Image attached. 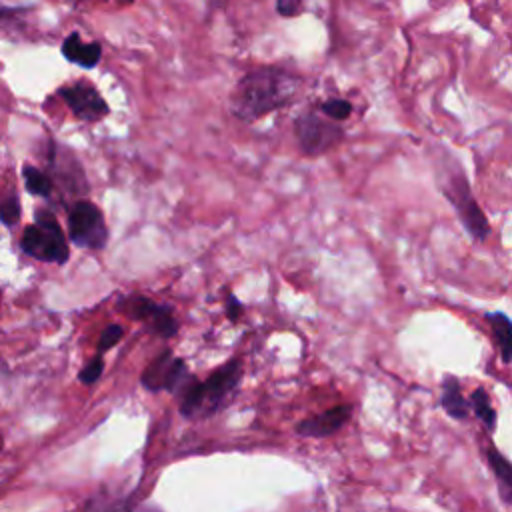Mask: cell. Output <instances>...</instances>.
I'll list each match as a JSON object with an SVG mask.
<instances>
[{
	"label": "cell",
	"mask_w": 512,
	"mask_h": 512,
	"mask_svg": "<svg viewBox=\"0 0 512 512\" xmlns=\"http://www.w3.org/2000/svg\"><path fill=\"white\" fill-rule=\"evenodd\" d=\"M294 136L300 152L314 158L338 146L344 138V128L334 120L330 122L314 112H304L294 120Z\"/></svg>",
	"instance_id": "obj_7"
},
{
	"label": "cell",
	"mask_w": 512,
	"mask_h": 512,
	"mask_svg": "<svg viewBox=\"0 0 512 512\" xmlns=\"http://www.w3.org/2000/svg\"><path fill=\"white\" fill-rule=\"evenodd\" d=\"M486 320H488V324L492 328V334H494L500 358H502L504 364H508L510 362V340H512L510 318L504 312H488Z\"/></svg>",
	"instance_id": "obj_14"
},
{
	"label": "cell",
	"mask_w": 512,
	"mask_h": 512,
	"mask_svg": "<svg viewBox=\"0 0 512 512\" xmlns=\"http://www.w3.org/2000/svg\"><path fill=\"white\" fill-rule=\"evenodd\" d=\"M2 444H4V440H2V434H0V450H2Z\"/></svg>",
	"instance_id": "obj_23"
},
{
	"label": "cell",
	"mask_w": 512,
	"mask_h": 512,
	"mask_svg": "<svg viewBox=\"0 0 512 512\" xmlns=\"http://www.w3.org/2000/svg\"><path fill=\"white\" fill-rule=\"evenodd\" d=\"M320 110L330 120L340 122V120H346L352 114V104L348 100H344V98H330V100H324L320 104Z\"/></svg>",
	"instance_id": "obj_17"
},
{
	"label": "cell",
	"mask_w": 512,
	"mask_h": 512,
	"mask_svg": "<svg viewBox=\"0 0 512 512\" xmlns=\"http://www.w3.org/2000/svg\"><path fill=\"white\" fill-rule=\"evenodd\" d=\"M122 336H124V328L120 324H108L98 338V354H104L106 350L116 346L122 340Z\"/></svg>",
	"instance_id": "obj_18"
},
{
	"label": "cell",
	"mask_w": 512,
	"mask_h": 512,
	"mask_svg": "<svg viewBox=\"0 0 512 512\" xmlns=\"http://www.w3.org/2000/svg\"><path fill=\"white\" fill-rule=\"evenodd\" d=\"M240 312H242L240 300H238L232 292H228V294H226V316H228L230 320H236V318L240 316Z\"/></svg>",
	"instance_id": "obj_22"
},
{
	"label": "cell",
	"mask_w": 512,
	"mask_h": 512,
	"mask_svg": "<svg viewBox=\"0 0 512 512\" xmlns=\"http://www.w3.org/2000/svg\"><path fill=\"white\" fill-rule=\"evenodd\" d=\"M302 84V76L286 68L260 66L246 72L236 82L228 100V108L234 118L242 122H254L292 104L298 98Z\"/></svg>",
	"instance_id": "obj_1"
},
{
	"label": "cell",
	"mask_w": 512,
	"mask_h": 512,
	"mask_svg": "<svg viewBox=\"0 0 512 512\" xmlns=\"http://www.w3.org/2000/svg\"><path fill=\"white\" fill-rule=\"evenodd\" d=\"M468 406L474 410V414L486 426L488 432H492L496 428V410L492 408L490 396H488V392L482 386L472 392V396L468 400Z\"/></svg>",
	"instance_id": "obj_16"
},
{
	"label": "cell",
	"mask_w": 512,
	"mask_h": 512,
	"mask_svg": "<svg viewBox=\"0 0 512 512\" xmlns=\"http://www.w3.org/2000/svg\"><path fill=\"white\" fill-rule=\"evenodd\" d=\"M240 380L242 362L238 358H230L218 366L204 382L192 378L178 394L180 414L184 418H206L216 414L230 402L240 386Z\"/></svg>",
	"instance_id": "obj_2"
},
{
	"label": "cell",
	"mask_w": 512,
	"mask_h": 512,
	"mask_svg": "<svg viewBox=\"0 0 512 512\" xmlns=\"http://www.w3.org/2000/svg\"><path fill=\"white\" fill-rule=\"evenodd\" d=\"M116 310L126 318L144 324V328L154 336L172 338L178 332V320L174 318L172 306L158 304L146 296L132 294V296L120 298L116 304Z\"/></svg>",
	"instance_id": "obj_5"
},
{
	"label": "cell",
	"mask_w": 512,
	"mask_h": 512,
	"mask_svg": "<svg viewBox=\"0 0 512 512\" xmlns=\"http://www.w3.org/2000/svg\"><path fill=\"white\" fill-rule=\"evenodd\" d=\"M0 220L6 226H14L20 220V200L18 196L10 194L6 200L0 202Z\"/></svg>",
	"instance_id": "obj_19"
},
{
	"label": "cell",
	"mask_w": 512,
	"mask_h": 512,
	"mask_svg": "<svg viewBox=\"0 0 512 512\" xmlns=\"http://www.w3.org/2000/svg\"><path fill=\"white\" fill-rule=\"evenodd\" d=\"M22 176H24V184H26V190L34 196H42V198H48L54 190V182L48 174H44L40 168L32 166V164H24L22 166Z\"/></svg>",
	"instance_id": "obj_15"
},
{
	"label": "cell",
	"mask_w": 512,
	"mask_h": 512,
	"mask_svg": "<svg viewBox=\"0 0 512 512\" xmlns=\"http://www.w3.org/2000/svg\"><path fill=\"white\" fill-rule=\"evenodd\" d=\"M192 378L194 376L188 372L186 362L182 358H176L172 350L166 348L144 368V372L140 374V384L150 392L166 390L178 396Z\"/></svg>",
	"instance_id": "obj_8"
},
{
	"label": "cell",
	"mask_w": 512,
	"mask_h": 512,
	"mask_svg": "<svg viewBox=\"0 0 512 512\" xmlns=\"http://www.w3.org/2000/svg\"><path fill=\"white\" fill-rule=\"evenodd\" d=\"M352 418V406L350 404H338L334 408H328L316 416H310L296 424V434L306 438H324L332 436L338 430H342Z\"/></svg>",
	"instance_id": "obj_10"
},
{
	"label": "cell",
	"mask_w": 512,
	"mask_h": 512,
	"mask_svg": "<svg viewBox=\"0 0 512 512\" xmlns=\"http://www.w3.org/2000/svg\"><path fill=\"white\" fill-rule=\"evenodd\" d=\"M102 372H104V358H102V354H96V356L80 370L78 380H80L82 384H94V382L102 376Z\"/></svg>",
	"instance_id": "obj_20"
},
{
	"label": "cell",
	"mask_w": 512,
	"mask_h": 512,
	"mask_svg": "<svg viewBox=\"0 0 512 512\" xmlns=\"http://www.w3.org/2000/svg\"><path fill=\"white\" fill-rule=\"evenodd\" d=\"M276 12L284 18L296 16L302 12V0H276Z\"/></svg>",
	"instance_id": "obj_21"
},
{
	"label": "cell",
	"mask_w": 512,
	"mask_h": 512,
	"mask_svg": "<svg viewBox=\"0 0 512 512\" xmlns=\"http://www.w3.org/2000/svg\"><path fill=\"white\" fill-rule=\"evenodd\" d=\"M20 248L42 262L64 264L70 256L66 236L50 210H36L34 224L26 226L22 232Z\"/></svg>",
	"instance_id": "obj_3"
},
{
	"label": "cell",
	"mask_w": 512,
	"mask_h": 512,
	"mask_svg": "<svg viewBox=\"0 0 512 512\" xmlns=\"http://www.w3.org/2000/svg\"><path fill=\"white\" fill-rule=\"evenodd\" d=\"M68 236L80 248L102 250L108 242V226L102 210L90 200H76L68 208Z\"/></svg>",
	"instance_id": "obj_6"
},
{
	"label": "cell",
	"mask_w": 512,
	"mask_h": 512,
	"mask_svg": "<svg viewBox=\"0 0 512 512\" xmlns=\"http://www.w3.org/2000/svg\"><path fill=\"white\" fill-rule=\"evenodd\" d=\"M486 456H488V464L496 476L498 490H500L504 504H512V466H510L508 458L504 454H500L496 448H490L486 452Z\"/></svg>",
	"instance_id": "obj_13"
},
{
	"label": "cell",
	"mask_w": 512,
	"mask_h": 512,
	"mask_svg": "<svg viewBox=\"0 0 512 512\" xmlns=\"http://www.w3.org/2000/svg\"><path fill=\"white\" fill-rule=\"evenodd\" d=\"M442 408L448 412V416L456 420H466L470 414L468 400H464L460 392V384L454 376H446L442 382V398H440Z\"/></svg>",
	"instance_id": "obj_12"
},
{
	"label": "cell",
	"mask_w": 512,
	"mask_h": 512,
	"mask_svg": "<svg viewBox=\"0 0 512 512\" xmlns=\"http://www.w3.org/2000/svg\"><path fill=\"white\" fill-rule=\"evenodd\" d=\"M58 96L66 102L72 114L84 122H98L110 112L102 94L88 80H78L58 88Z\"/></svg>",
	"instance_id": "obj_9"
},
{
	"label": "cell",
	"mask_w": 512,
	"mask_h": 512,
	"mask_svg": "<svg viewBox=\"0 0 512 512\" xmlns=\"http://www.w3.org/2000/svg\"><path fill=\"white\" fill-rule=\"evenodd\" d=\"M442 194L446 196V200L454 206L464 230L476 240L482 242L486 240V236L490 234V222L486 218V214L482 212L480 204L476 202L472 188L464 176V172L456 166L454 172L448 170L442 176Z\"/></svg>",
	"instance_id": "obj_4"
},
{
	"label": "cell",
	"mask_w": 512,
	"mask_h": 512,
	"mask_svg": "<svg viewBox=\"0 0 512 512\" xmlns=\"http://www.w3.org/2000/svg\"><path fill=\"white\" fill-rule=\"evenodd\" d=\"M60 50H62V56L68 62L78 64V66L88 68V70L94 68L100 62V58H102L100 42H84L78 32H70L64 38Z\"/></svg>",
	"instance_id": "obj_11"
}]
</instances>
